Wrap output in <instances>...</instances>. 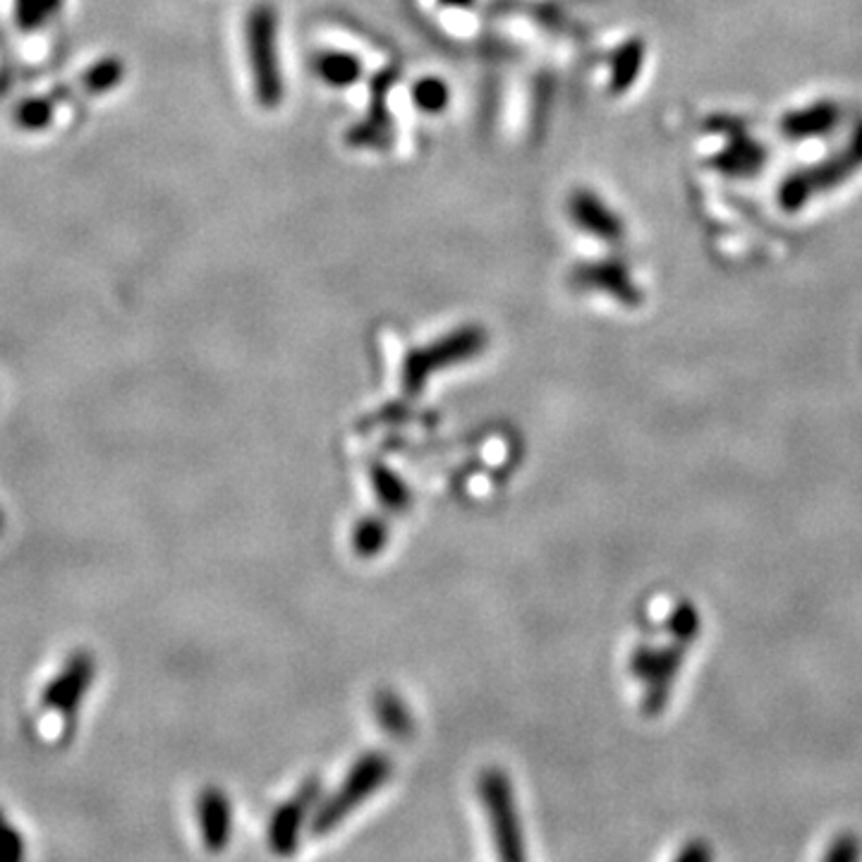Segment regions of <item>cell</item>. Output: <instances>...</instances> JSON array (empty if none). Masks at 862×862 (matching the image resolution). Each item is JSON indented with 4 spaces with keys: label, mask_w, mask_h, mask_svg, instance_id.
Returning a JSON list of instances; mask_svg holds the SVG:
<instances>
[{
    "label": "cell",
    "mask_w": 862,
    "mask_h": 862,
    "mask_svg": "<svg viewBox=\"0 0 862 862\" xmlns=\"http://www.w3.org/2000/svg\"><path fill=\"white\" fill-rule=\"evenodd\" d=\"M858 170H862V120L848 137L845 147L824 158L814 166L796 170L779 187V201L786 211H798L810 204L817 195H827L833 187L851 180Z\"/></svg>",
    "instance_id": "cell-1"
},
{
    "label": "cell",
    "mask_w": 862,
    "mask_h": 862,
    "mask_svg": "<svg viewBox=\"0 0 862 862\" xmlns=\"http://www.w3.org/2000/svg\"><path fill=\"white\" fill-rule=\"evenodd\" d=\"M391 774L393 761L386 755L367 753L359 757L336 793L316 808L312 817L314 837H324V833L334 831L345 817H350L359 808V802H365L377 793V790L391 779Z\"/></svg>",
    "instance_id": "cell-2"
},
{
    "label": "cell",
    "mask_w": 862,
    "mask_h": 862,
    "mask_svg": "<svg viewBox=\"0 0 862 862\" xmlns=\"http://www.w3.org/2000/svg\"><path fill=\"white\" fill-rule=\"evenodd\" d=\"M486 334L477 326L458 328L445 338L431 343L429 348H420L408 355L406 365H402V388L408 396H417L424 391L431 374L441 369H449L458 362L472 359L477 353L484 350Z\"/></svg>",
    "instance_id": "cell-3"
},
{
    "label": "cell",
    "mask_w": 862,
    "mask_h": 862,
    "mask_svg": "<svg viewBox=\"0 0 862 862\" xmlns=\"http://www.w3.org/2000/svg\"><path fill=\"white\" fill-rule=\"evenodd\" d=\"M480 796L488 817V827H492L496 853L503 860H523L525 837L508 776L498 769L484 771L480 779Z\"/></svg>",
    "instance_id": "cell-4"
},
{
    "label": "cell",
    "mask_w": 862,
    "mask_h": 862,
    "mask_svg": "<svg viewBox=\"0 0 862 862\" xmlns=\"http://www.w3.org/2000/svg\"><path fill=\"white\" fill-rule=\"evenodd\" d=\"M248 49L252 57V75L256 98L262 106H278L283 96L281 65H278V41H276V12L269 6L252 10L248 20Z\"/></svg>",
    "instance_id": "cell-5"
},
{
    "label": "cell",
    "mask_w": 862,
    "mask_h": 862,
    "mask_svg": "<svg viewBox=\"0 0 862 862\" xmlns=\"http://www.w3.org/2000/svg\"><path fill=\"white\" fill-rule=\"evenodd\" d=\"M319 781L309 779L297 788V793L291 800H285L281 808L273 812L269 824V843L278 855H291L297 848L299 831L305 827L307 814L316 805V798H319Z\"/></svg>",
    "instance_id": "cell-6"
},
{
    "label": "cell",
    "mask_w": 862,
    "mask_h": 862,
    "mask_svg": "<svg viewBox=\"0 0 862 862\" xmlns=\"http://www.w3.org/2000/svg\"><path fill=\"white\" fill-rule=\"evenodd\" d=\"M94 681V661L90 654L77 652L72 654L65 664L63 673L46 687L43 695V707L53 712H61L65 716L75 714L82 697L86 695V687Z\"/></svg>",
    "instance_id": "cell-7"
},
{
    "label": "cell",
    "mask_w": 862,
    "mask_h": 862,
    "mask_svg": "<svg viewBox=\"0 0 862 862\" xmlns=\"http://www.w3.org/2000/svg\"><path fill=\"white\" fill-rule=\"evenodd\" d=\"M841 118L843 115L837 101H814L810 106H802L784 115L781 135L793 141L827 137L839 127Z\"/></svg>",
    "instance_id": "cell-8"
},
{
    "label": "cell",
    "mask_w": 862,
    "mask_h": 862,
    "mask_svg": "<svg viewBox=\"0 0 862 862\" xmlns=\"http://www.w3.org/2000/svg\"><path fill=\"white\" fill-rule=\"evenodd\" d=\"M568 211L572 216V221L578 223L585 233L595 235L599 240H609L616 242L623 238V221L603 204V201L589 190H578L572 192Z\"/></svg>",
    "instance_id": "cell-9"
},
{
    "label": "cell",
    "mask_w": 862,
    "mask_h": 862,
    "mask_svg": "<svg viewBox=\"0 0 862 862\" xmlns=\"http://www.w3.org/2000/svg\"><path fill=\"white\" fill-rule=\"evenodd\" d=\"M199 824L201 839L211 853H221L233 837V808L223 790L207 788L199 798Z\"/></svg>",
    "instance_id": "cell-10"
},
{
    "label": "cell",
    "mask_w": 862,
    "mask_h": 862,
    "mask_svg": "<svg viewBox=\"0 0 862 862\" xmlns=\"http://www.w3.org/2000/svg\"><path fill=\"white\" fill-rule=\"evenodd\" d=\"M578 283L585 287H597L601 293H609L623 305H638L640 291L635 281L630 278L628 269L621 262H599L589 264L578 273Z\"/></svg>",
    "instance_id": "cell-11"
},
{
    "label": "cell",
    "mask_w": 862,
    "mask_h": 862,
    "mask_svg": "<svg viewBox=\"0 0 862 862\" xmlns=\"http://www.w3.org/2000/svg\"><path fill=\"white\" fill-rule=\"evenodd\" d=\"M761 161H765V151H761L759 144L750 137V133L738 129V133L730 135V147H726L714 164L726 170L728 176H753Z\"/></svg>",
    "instance_id": "cell-12"
},
{
    "label": "cell",
    "mask_w": 862,
    "mask_h": 862,
    "mask_svg": "<svg viewBox=\"0 0 862 862\" xmlns=\"http://www.w3.org/2000/svg\"><path fill=\"white\" fill-rule=\"evenodd\" d=\"M369 477H371L374 492H377L379 503L386 511L400 513V511L410 508V503H412L410 486L402 482L396 472H391L381 463H374L369 467Z\"/></svg>",
    "instance_id": "cell-13"
},
{
    "label": "cell",
    "mask_w": 862,
    "mask_h": 862,
    "mask_svg": "<svg viewBox=\"0 0 862 862\" xmlns=\"http://www.w3.org/2000/svg\"><path fill=\"white\" fill-rule=\"evenodd\" d=\"M374 712H377L381 728L388 733V736H393L398 740L408 738L414 728L406 702H402L396 693H388V690H383V693L377 695V702H374Z\"/></svg>",
    "instance_id": "cell-14"
},
{
    "label": "cell",
    "mask_w": 862,
    "mask_h": 862,
    "mask_svg": "<svg viewBox=\"0 0 862 862\" xmlns=\"http://www.w3.org/2000/svg\"><path fill=\"white\" fill-rule=\"evenodd\" d=\"M388 542V523L379 515H369L359 521L353 532V546L362 558H374Z\"/></svg>",
    "instance_id": "cell-15"
},
{
    "label": "cell",
    "mask_w": 862,
    "mask_h": 862,
    "mask_svg": "<svg viewBox=\"0 0 862 862\" xmlns=\"http://www.w3.org/2000/svg\"><path fill=\"white\" fill-rule=\"evenodd\" d=\"M125 77V65L120 57H104V61L94 63L82 75V86L90 94H106L113 86H118Z\"/></svg>",
    "instance_id": "cell-16"
},
{
    "label": "cell",
    "mask_w": 862,
    "mask_h": 862,
    "mask_svg": "<svg viewBox=\"0 0 862 862\" xmlns=\"http://www.w3.org/2000/svg\"><path fill=\"white\" fill-rule=\"evenodd\" d=\"M53 98H24L22 104L14 108V123H18L27 133H36V129L49 127L53 120Z\"/></svg>",
    "instance_id": "cell-17"
},
{
    "label": "cell",
    "mask_w": 862,
    "mask_h": 862,
    "mask_svg": "<svg viewBox=\"0 0 862 862\" xmlns=\"http://www.w3.org/2000/svg\"><path fill=\"white\" fill-rule=\"evenodd\" d=\"M316 70H319V77L334 86H348L357 80L359 75V65L353 61L350 55L343 53H328L322 55L316 61Z\"/></svg>",
    "instance_id": "cell-18"
},
{
    "label": "cell",
    "mask_w": 862,
    "mask_h": 862,
    "mask_svg": "<svg viewBox=\"0 0 862 862\" xmlns=\"http://www.w3.org/2000/svg\"><path fill=\"white\" fill-rule=\"evenodd\" d=\"M642 43L640 41H630L626 46L616 53L613 57V86L618 92H623L626 86H630L638 77V70L642 65Z\"/></svg>",
    "instance_id": "cell-19"
},
{
    "label": "cell",
    "mask_w": 862,
    "mask_h": 862,
    "mask_svg": "<svg viewBox=\"0 0 862 862\" xmlns=\"http://www.w3.org/2000/svg\"><path fill=\"white\" fill-rule=\"evenodd\" d=\"M14 22H18V27L24 29V32H32V29L46 22L41 0H14Z\"/></svg>",
    "instance_id": "cell-20"
},
{
    "label": "cell",
    "mask_w": 862,
    "mask_h": 862,
    "mask_svg": "<svg viewBox=\"0 0 862 862\" xmlns=\"http://www.w3.org/2000/svg\"><path fill=\"white\" fill-rule=\"evenodd\" d=\"M414 98L424 111H439L445 106V86L437 80H424L414 86Z\"/></svg>",
    "instance_id": "cell-21"
},
{
    "label": "cell",
    "mask_w": 862,
    "mask_h": 862,
    "mask_svg": "<svg viewBox=\"0 0 862 862\" xmlns=\"http://www.w3.org/2000/svg\"><path fill=\"white\" fill-rule=\"evenodd\" d=\"M24 855V843L18 831L8 822V817L0 812V860H18Z\"/></svg>",
    "instance_id": "cell-22"
},
{
    "label": "cell",
    "mask_w": 862,
    "mask_h": 862,
    "mask_svg": "<svg viewBox=\"0 0 862 862\" xmlns=\"http://www.w3.org/2000/svg\"><path fill=\"white\" fill-rule=\"evenodd\" d=\"M41 6H43V14H46V20H51L53 14L61 12L63 0H41Z\"/></svg>",
    "instance_id": "cell-23"
},
{
    "label": "cell",
    "mask_w": 862,
    "mask_h": 862,
    "mask_svg": "<svg viewBox=\"0 0 862 862\" xmlns=\"http://www.w3.org/2000/svg\"><path fill=\"white\" fill-rule=\"evenodd\" d=\"M0 529H3V515H0Z\"/></svg>",
    "instance_id": "cell-24"
}]
</instances>
